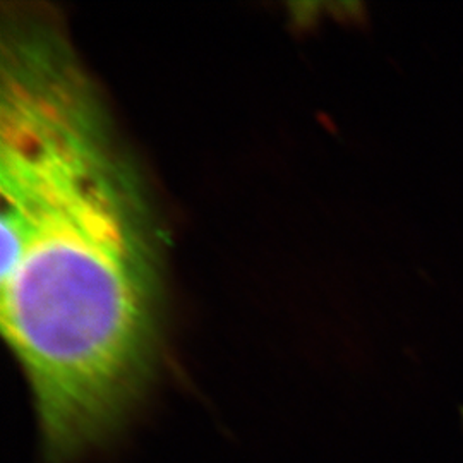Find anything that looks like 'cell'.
Wrapping results in <instances>:
<instances>
[{"label": "cell", "instance_id": "cell-1", "mask_svg": "<svg viewBox=\"0 0 463 463\" xmlns=\"http://www.w3.org/2000/svg\"><path fill=\"white\" fill-rule=\"evenodd\" d=\"M0 325L32 392L43 463L128 428L156 374L162 232L97 84L55 14L4 13Z\"/></svg>", "mask_w": 463, "mask_h": 463}]
</instances>
